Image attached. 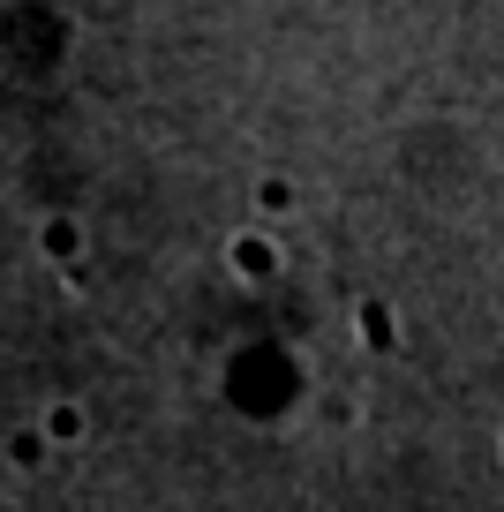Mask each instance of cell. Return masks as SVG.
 Returning <instances> with one entry per match:
<instances>
[{
  "instance_id": "obj_1",
  "label": "cell",
  "mask_w": 504,
  "mask_h": 512,
  "mask_svg": "<svg viewBox=\"0 0 504 512\" xmlns=\"http://www.w3.org/2000/svg\"><path fill=\"white\" fill-rule=\"evenodd\" d=\"M226 272L241 279V287H279L286 279V249L271 226H241L234 241H226Z\"/></svg>"
},
{
  "instance_id": "obj_3",
  "label": "cell",
  "mask_w": 504,
  "mask_h": 512,
  "mask_svg": "<svg viewBox=\"0 0 504 512\" xmlns=\"http://www.w3.org/2000/svg\"><path fill=\"white\" fill-rule=\"evenodd\" d=\"M38 249H46V264H53V272H61V264H83V256H91L83 211H46V219H38Z\"/></svg>"
},
{
  "instance_id": "obj_6",
  "label": "cell",
  "mask_w": 504,
  "mask_h": 512,
  "mask_svg": "<svg viewBox=\"0 0 504 512\" xmlns=\"http://www.w3.org/2000/svg\"><path fill=\"white\" fill-rule=\"evenodd\" d=\"M249 204H256V226H279L286 211H294V181H286V174H256Z\"/></svg>"
},
{
  "instance_id": "obj_2",
  "label": "cell",
  "mask_w": 504,
  "mask_h": 512,
  "mask_svg": "<svg viewBox=\"0 0 504 512\" xmlns=\"http://www.w3.org/2000/svg\"><path fill=\"white\" fill-rule=\"evenodd\" d=\"M38 437H46L53 452H76L83 437H91V407H83L76 392H53V400L38 407Z\"/></svg>"
},
{
  "instance_id": "obj_4",
  "label": "cell",
  "mask_w": 504,
  "mask_h": 512,
  "mask_svg": "<svg viewBox=\"0 0 504 512\" xmlns=\"http://www.w3.org/2000/svg\"><path fill=\"white\" fill-rule=\"evenodd\" d=\"M354 339H362L369 354H399V309L384 302V294H362V302H354Z\"/></svg>"
},
{
  "instance_id": "obj_5",
  "label": "cell",
  "mask_w": 504,
  "mask_h": 512,
  "mask_svg": "<svg viewBox=\"0 0 504 512\" xmlns=\"http://www.w3.org/2000/svg\"><path fill=\"white\" fill-rule=\"evenodd\" d=\"M0 460H8V475H46V467H53V445L38 437V422H16V430L0 437Z\"/></svg>"
},
{
  "instance_id": "obj_7",
  "label": "cell",
  "mask_w": 504,
  "mask_h": 512,
  "mask_svg": "<svg viewBox=\"0 0 504 512\" xmlns=\"http://www.w3.org/2000/svg\"><path fill=\"white\" fill-rule=\"evenodd\" d=\"M497 452H504V430H497Z\"/></svg>"
}]
</instances>
